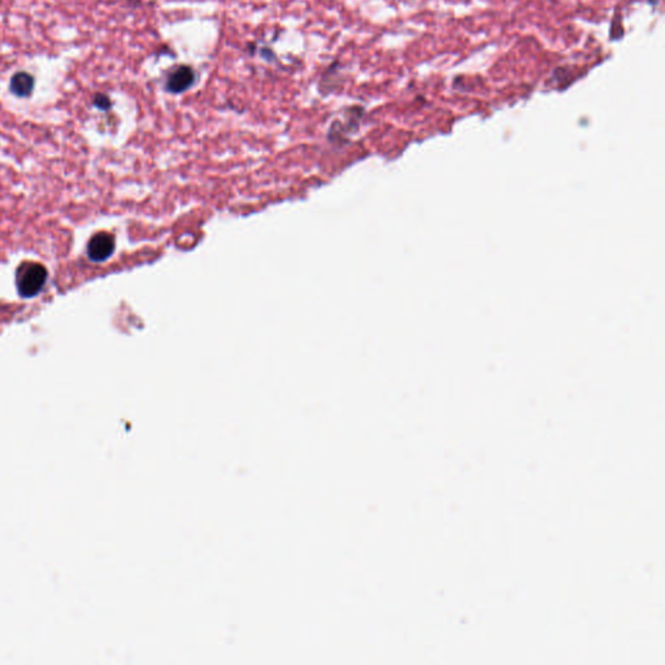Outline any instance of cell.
I'll list each match as a JSON object with an SVG mask.
<instances>
[{
  "instance_id": "obj_1",
  "label": "cell",
  "mask_w": 665,
  "mask_h": 665,
  "mask_svg": "<svg viewBox=\"0 0 665 665\" xmlns=\"http://www.w3.org/2000/svg\"><path fill=\"white\" fill-rule=\"evenodd\" d=\"M47 270L38 262H25L18 267L16 273V286L21 298L36 297L47 281Z\"/></svg>"
},
{
  "instance_id": "obj_2",
  "label": "cell",
  "mask_w": 665,
  "mask_h": 665,
  "mask_svg": "<svg viewBox=\"0 0 665 665\" xmlns=\"http://www.w3.org/2000/svg\"><path fill=\"white\" fill-rule=\"evenodd\" d=\"M86 251L91 261L103 262L108 260L115 251V238L108 233L95 234L88 243Z\"/></svg>"
},
{
  "instance_id": "obj_3",
  "label": "cell",
  "mask_w": 665,
  "mask_h": 665,
  "mask_svg": "<svg viewBox=\"0 0 665 665\" xmlns=\"http://www.w3.org/2000/svg\"><path fill=\"white\" fill-rule=\"evenodd\" d=\"M195 80V74L190 66H180L172 73L167 81V90L173 94H180L188 90Z\"/></svg>"
},
{
  "instance_id": "obj_4",
  "label": "cell",
  "mask_w": 665,
  "mask_h": 665,
  "mask_svg": "<svg viewBox=\"0 0 665 665\" xmlns=\"http://www.w3.org/2000/svg\"><path fill=\"white\" fill-rule=\"evenodd\" d=\"M34 82L30 73H15L9 82V91L18 98H29L34 90Z\"/></svg>"
},
{
  "instance_id": "obj_5",
  "label": "cell",
  "mask_w": 665,
  "mask_h": 665,
  "mask_svg": "<svg viewBox=\"0 0 665 665\" xmlns=\"http://www.w3.org/2000/svg\"><path fill=\"white\" fill-rule=\"evenodd\" d=\"M94 106L97 108L100 109V111H108L112 107V102L109 99L108 95L103 94V92H98L95 97H94V100H92Z\"/></svg>"
}]
</instances>
